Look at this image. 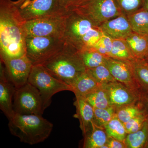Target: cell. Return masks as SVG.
I'll list each match as a JSON object with an SVG mask.
<instances>
[{"instance_id":"obj_1","label":"cell","mask_w":148,"mask_h":148,"mask_svg":"<svg viewBox=\"0 0 148 148\" xmlns=\"http://www.w3.org/2000/svg\"><path fill=\"white\" fill-rule=\"evenodd\" d=\"M26 22L14 1L0 0L1 60L26 55Z\"/></svg>"},{"instance_id":"obj_2","label":"cell","mask_w":148,"mask_h":148,"mask_svg":"<svg viewBox=\"0 0 148 148\" xmlns=\"http://www.w3.org/2000/svg\"><path fill=\"white\" fill-rule=\"evenodd\" d=\"M8 127L11 133L21 142L33 145L46 140L53 125L40 115L15 114L9 120Z\"/></svg>"},{"instance_id":"obj_3","label":"cell","mask_w":148,"mask_h":148,"mask_svg":"<svg viewBox=\"0 0 148 148\" xmlns=\"http://www.w3.org/2000/svg\"><path fill=\"white\" fill-rule=\"evenodd\" d=\"M42 65L53 76L70 86L86 70L78 50L67 43Z\"/></svg>"},{"instance_id":"obj_4","label":"cell","mask_w":148,"mask_h":148,"mask_svg":"<svg viewBox=\"0 0 148 148\" xmlns=\"http://www.w3.org/2000/svg\"><path fill=\"white\" fill-rule=\"evenodd\" d=\"M28 82L39 91L44 110L50 106L51 98L56 93L71 91L70 86L53 76L42 65L33 66Z\"/></svg>"},{"instance_id":"obj_5","label":"cell","mask_w":148,"mask_h":148,"mask_svg":"<svg viewBox=\"0 0 148 148\" xmlns=\"http://www.w3.org/2000/svg\"><path fill=\"white\" fill-rule=\"evenodd\" d=\"M66 44L64 38L27 37L26 39V55L33 66L42 65L63 49Z\"/></svg>"},{"instance_id":"obj_6","label":"cell","mask_w":148,"mask_h":148,"mask_svg":"<svg viewBox=\"0 0 148 148\" xmlns=\"http://www.w3.org/2000/svg\"><path fill=\"white\" fill-rule=\"evenodd\" d=\"M69 11L26 21L24 26L26 38H64L66 19Z\"/></svg>"},{"instance_id":"obj_7","label":"cell","mask_w":148,"mask_h":148,"mask_svg":"<svg viewBox=\"0 0 148 148\" xmlns=\"http://www.w3.org/2000/svg\"><path fill=\"white\" fill-rule=\"evenodd\" d=\"M72 10L88 18L95 25L119 16L121 11L116 0H86Z\"/></svg>"},{"instance_id":"obj_8","label":"cell","mask_w":148,"mask_h":148,"mask_svg":"<svg viewBox=\"0 0 148 148\" xmlns=\"http://www.w3.org/2000/svg\"><path fill=\"white\" fill-rule=\"evenodd\" d=\"M15 114L42 115L44 110L41 96L38 89L29 82L16 88L13 98Z\"/></svg>"},{"instance_id":"obj_9","label":"cell","mask_w":148,"mask_h":148,"mask_svg":"<svg viewBox=\"0 0 148 148\" xmlns=\"http://www.w3.org/2000/svg\"><path fill=\"white\" fill-rule=\"evenodd\" d=\"M16 5L26 21L69 11L61 6L60 0H25Z\"/></svg>"},{"instance_id":"obj_10","label":"cell","mask_w":148,"mask_h":148,"mask_svg":"<svg viewBox=\"0 0 148 148\" xmlns=\"http://www.w3.org/2000/svg\"><path fill=\"white\" fill-rule=\"evenodd\" d=\"M102 86L108 93L111 106L116 109L140 102L145 93L132 90L117 81Z\"/></svg>"},{"instance_id":"obj_11","label":"cell","mask_w":148,"mask_h":148,"mask_svg":"<svg viewBox=\"0 0 148 148\" xmlns=\"http://www.w3.org/2000/svg\"><path fill=\"white\" fill-rule=\"evenodd\" d=\"M105 65L117 81L135 91L144 93L133 73L129 61L107 57Z\"/></svg>"},{"instance_id":"obj_12","label":"cell","mask_w":148,"mask_h":148,"mask_svg":"<svg viewBox=\"0 0 148 148\" xmlns=\"http://www.w3.org/2000/svg\"><path fill=\"white\" fill-rule=\"evenodd\" d=\"M2 61L9 79L16 88L27 83L33 65L27 55Z\"/></svg>"},{"instance_id":"obj_13","label":"cell","mask_w":148,"mask_h":148,"mask_svg":"<svg viewBox=\"0 0 148 148\" xmlns=\"http://www.w3.org/2000/svg\"><path fill=\"white\" fill-rule=\"evenodd\" d=\"M0 66V109L9 120L15 114L13 98L16 88L9 79L2 61Z\"/></svg>"},{"instance_id":"obj_14","label":"cell","mask_w":148,"mask_h":148,"mask_svg":"<svg viewBox=\"0 0 148 148\" xmlns=\"http://www.w3.org/2000/svg\"><path fill=\"white\" fill-rule=\"evenodd\" d=\"M100 29L113 39H125L132 31L128 18L123 15L115 17L101 24Z\"/></svg>"},{"instance_id":"obj_15","label":"cell","mask_w":148,"mask_h":148,"mask_svg":"<svg viewBox=\"0 0 148 148\" xmlns=\"http://www.w3.org/2000/svg\"><path fill=\"white\" fill-rule=\"evenodd\" d=\"M74 105L76 109L74 117L79 120L80 127L84 136L89 134L92 128L94 121L93 108L84 98L76 97Z\"/></svg>"},{"instance_id":"obj_16","label":"cell","mask_w":148,"mask_h":148,"mask_svg":"<svg viewBox=\"0 0 148 148\" xmlns=\"http://www.w3.org/2000/svg\"><path fill=\"white\" fill-rule=\"evenodd\" d=\"M75 97L84 98L89 93L102 86L87 70L77 77L71 86Z\"/></svg>"},{"instance_id":"obj_17","label":"cell","mask_w":148,"mask_h":148,"mask_svg":"<svg viewBox=\"0 0 148 148\" xmlns=\"http://www.w3.org/2000/svg\"><path fill=\"white\" fill-rule=\"evenodd\" d=\"M137 59H145L148 56V36L132 32L125 39Z\"/></svg>"},{"instance_id":"obj_18","label":"cell","mask_w":148,"mask_h":148,"mask_svg":"<svg viewBox=\"0 0 148 148\" xmlns=\"http://www.w3.org/2000/svg\"><path fill=\"white\" fill-rule=\"evenodd\" d=\"M129 61L141 89L144 92L148 91V62L145 59L137 58Z\"/></svg>"},{"instance_id":"obj_19","label":"cell","mask_w":148,"mask_h":148,"mask_svg":"<svg viewBox=\"0 0 148 148\" xmlns=\"http://www.w3.org/2000/svg\"><path fill=\"white\" fill-rule=\"evenodd\" d=\"M108 136L105 129L93 123L91 132L84 136L83 148H102L107 144Z\"/></svg>"},{"instance_id":"obj_20","label":"cell","mask_w":148,"mask_h":148,"mask_svg":"<svg viewBox=\"0 0 148 148\" xmlns=\"http://www.w3.org/2000/svg\"><path fill=\"white\" fill-rule=\"evenodd\" d=\"M133 32L148 36V11L144 8L128 17Z\"/></svg>"},{"instance_id":"obj_21","label":"cell","mask_w":148,"mask_h":148,"mask_svg":"<svg viewBox=\"0 0 148 148\" xmlns=\"http://www.w3.org/2000/svg\"><path fill=\"white\" fill-rule=\"evenodd\" d=\"M148 139V119L136 132L127 134L124 140L127 148H144Z\"/></svg>"},{"instance_id":"obj_22","label":"cell","mask_w":148,"mask_h":148,"mask_svg":"<svg viewBox=\"0 0 148 148\" xmlns=\"http://www.w3.org/2000/svg\"><path fill=\"white\" fill-rule=\"evenodd\" d=\"M78 52L86 69H93L106 63L107 57L92 48L85 49L79 51Z\"/></svg>"},{"instance_id":"obj_23","label":"cell","mask_w":148,"mask_h":148,"mask_svg":"<svg viewBox=\"0 0 148 148\" xmlns=\"http://www.w3.org/2000/svg\"><path fill=\"white\" fill-rule=\"evenodd\" d=\"M110 57L123 61H130L135 59L126 41L123 39H113Z\"/></svg>"},{"instance_id":"obj_24","label":"cell","mask_w":148,"mask_h":148,"mask_svg":"<svg viewBox=\"0 0 148 148\" xmlns=\"http://www.w3.org/2000/svg\"><path fill=\"white\" fill-rule=\"evenodd\" d=\"M145 112L141 101L116 109L115 116L124 124L140 114Z\"/></svg>"},{"instance_id":"obj_25","label":"cell","mask_w":148,"mask_h":148,"mask_svg":"<svg viewBox=\"0 0 148 148\" xmlns=\"http://www.w3.org/2000/svg\"><path fill=\"white\" fill-rule=\"evenodd\" d=\"M84 98L93 108L102 109L111 107L108 93L102 86Z\"/></svg>"},{"instance_id":"obj_26","label":"cell","mask_w":148,"mask_h":148,"mask_svg":"<svg viewBox=\"0 0 148 148\" xmlns=\"http://www.w3.org/2000/svg\"><path fill=\"white\" fill-rule=\"evenodd\" d=\"M108 136L124 141L127 135L125 126L115 116L104 127Z\"/></svg>"},{"instance_id":"obj_27","label":"cell","mask_w":148,"mask_h":148,"mask_svg":"<svg viewBox=\"0 0 148 148\" xmlns=\"http://www.w3.org/2000/svg\"><path fill=\"white\" fill-rule=\"evenodd\" d=\"M94 110L93 123L96 126L104 128L106 125L115 116L116 109L110 107L106 108H95Z\"/></svg>"},{"instance_id":"obj_28","label":"cell","mask_w":148,"mask_h":148,"mask_svg":"<svg viewBox=\"0 0 148 148\" xmlns=\"http://www.w3.org/2000/svg\"><path fill=\"white\" fill-rule=\"evenodd\" d=\"M86 70L95 80L102 86L116 81L105 64Z\"/></svg>"},{"instance_id":"obj_29","label":"cell","mask_w":148,"mask_h":148,"mask_svg":"<svg viewBox=\"0 0 148 148\" xmlns=\"http://www.w3.org/2000/svg\"><path fill=\"white\" fill-rule=\"evenodd\" d=\"M148 119V115L145 112L125 123L124 125L127 134L136 132L141 129Z\"/></svg>"},{"instance_id":"obj_30","label":"cell","mask_w":148,"mask_h":148,"mask_svg":"<svg viewBox=\"0 0 148 148\" xmlns=\"http://www.w3.org/2000/svg\"><path fill=\"white\" fill-rule=\"evenodd\" d=\"M121 10L133 13L144 5V0H116Z\"/></svg>"},{"instance_id":"obj_31","label":"cell","mask_w":148,"mask_h":148,"mask_svg":"<svg viewBox=\"0 0 148 148\" xmlns=\"http://www.w3.org/2000/svg\"><path fill=\"white\" fill-rule=\"evenodd\" d=\"M113 39L110 36L104 33L98 42L106 51L107 57H110L113 45Z\"/></svg>"},{"instance_id":"obj_32","label":"cell","mask_w":148,"mask_h":148,"mask_svg":"<svg viewBox=\"0 0 148 148\" xmlns=\"http://www.w3.org/2000/svg\"><path fill=\"white\" fill-rule=\"evenodd\" d=\"M86 0H60L61 6L68 10H71L79 6Z\"/></svg>"},{"instance_id":"obj_33","label":"cell","mask_w":148,"mask_h":148,"mask_svg":"<svg viewBox=\"0 0 148 148\" xmlns=\"http://www.w3.org/2000/svg\"><path fill=\"white\" fill-rule=\"evenodd\" d=\"M106 145L109 148H127L124 141H120L109 136Z\"/></svg>"},{"instance_id":"obj_34","label":"cell","mask_w":148,"mask_h":148,"mask_svg":"<svg viewBox=\"0 0 148 148\" xmlns=\"http://www.w3.org/2000/svg\"><path fill=\"white\" fill-rule=\"evenodd\" d=\"M144 110L148 116V91L145 92L141 100Z\"/></svg>"},{"instance_id":"obj_35","label":"cell","mask_w":148,"mask_h":148,"mask_svg":"<svg viewBox=\"0 0 148 148\" xmlns=\"http://www.w3.org/2000/svg\"><path fill=\"white\" fill-rule=\"evenodd\" d=\"M143 8H144L148 11V0H144Z\"/></svg>"},{"instance_id":"obj_36","label":"cell","mask_w":148,"mask_h":148,"mask_svg":"<svg viewBox=\"0 0 148 148\" xmlns=\"http://www.w3.org/2000/svg\"><path fill=\"white\" fill-rule=\"evenodd\" d=\"M24 1H25V0H17V1H15L14 3H15V4H16L18 5Z\"/></svg>"},{"instance_id":"obj_37","label":"cell","mask_w":148,"mask_h":148,"mask_svg":"<svg viewBox=\"0 0 148 148\" xmlns=\"http://www.w3.org/2000/svg\"><path fill=\"white\" fill-rule=\"evenodd\" d=\"M144 148H148V139L147 141V143H146L145 145Z\"/></svg>"},{"instance_id":"obj_38","label":"cell","mask_w":148,"mask_h":148,"mask_svg":"<svg viewBox=\"0 0 148 148\" xmlns=\"http://www.w3.org/2000/svg\"><path fill=\"white\" fill-rule=\"evenodd\" d=\"M145 59L148 62V56Z\"/></svg>"}]
</instances>
